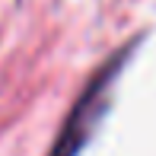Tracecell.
<instances>
[{
	"label": "cell",
	"instance_id": "6da1fadb",
	"mask_svg": "<svg viewBox=\"0 0 156 156\" xmlns=\"http://www.w3.org/2000/svg\"><path fill=\"white\" fill-rule=\"evenodd\" d=\"M134 48H124V51H118L115 58H112L105 67L96 70V76L86 83V89H83V96L76 99V105L70 108L67 121H64L58 140H54L51 147V156H76L83 150V144L89 140V134L96 131L99 118L105 115V108H108V89L112 83L118 80V73H121V67L127 64Z\"/></svg>",
	"mask_w": 156,
	"mask_h": 156
}]
</instances>
